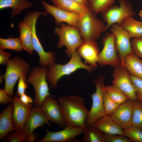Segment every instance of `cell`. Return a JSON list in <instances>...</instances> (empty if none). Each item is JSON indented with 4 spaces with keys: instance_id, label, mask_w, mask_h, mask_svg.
Masks as SVG:
<instances>
[{
    "instance_id": "2e32d148",
    "label": "cell",
    "mask_w": 142,
    "mask_h": 142,
    "mask_svg": "<svg viewBox=\"0 0 142 142\" xmlns=\"http://www.w3.org/2000/svg\"><path fill=\"white\" fill-rule=\"evenodd\" d=\"M17 95L13 98V109L12 119L16 130L22 133L25 124L30 114L33 105H25L21 101Z\"/></svg>"
},
{
    "instance_id": "7bdbcfd3",
    "label": "cell",
    "mask_w": 142,
    "mask_h": 142,
    "mask_svg": "<svg viewBox=\"0 0 142 142\" xmlns=\"http://www.w3.org/2000/svg\"><path fill=\"white\" fill-rule=\"evenodd\" d=\"M78 3L83 6L88 7L89 0H72Z\"/></svg>"
},
{
    "instance_id": "4dcf8cb0",
    "label": "cell",
    "mask_w": 142,
    "mask_h": 142,
    "mask_svg": "<svg viewBox=\"0 0 142 142\" xmlns=\"http://www.w3.org/2000/svg\"><path fill=\"white\" fill-rule=\"evenodd\" d=\"M132 126L142 130V102L133 101Z\"/></svg>"
},
{
    "instance_id": "8fae6325",
    "label": "cell",
    "mask_w": 142,
    "mask_h": 142,
    "mask_svg": "<svg viewBox=\"0 0 142 142\" xmlns=\"http://www.w3.org/2000/svg\"><path fill=\"white\" fill-rule=\"evenodd\" d=\"M130 74L124 67L121 66L114 68L112 76L111 83L125 93L130 100H137V92L131 82Z\"/></svg>"
},
{
    "instance_id": "8992f818",
    "label": "cell",
    "mask_w": 142,
    "mask_h": 142,
    "mask_svg": "<svg viewBox=\"0 0 142 142\" xmlns=\"http://www.w3.org/2000/svg\"><path fill=\"white\" fill-rule=\"evenodd\" d=\"M6 64L5 73L2 75L5 81L4 89L12 97L14 95L15 84L22 74L27 75L30 65L24 59L17 56L10 59Z\"/></svg>"
},
{
    "instance_id": "603a6c76",
    "label": "cell",
    "mask_w": 142,
    "mask_h": 142,
    "mask_svg": "<svg viewBox=\"0 0 142 142\" xmlns=\"http://www.w3.org/2000/svg\"><path fill=\"white\" fill-rule=\"evenodd\" d=\"M122 66L130 74L142 79V60L133 53L125 57Z\"/></svg>"
},
{
    "instance_id": "e575fe53",
    "label": "cell",
    "mask_w": 142,
    "mask_h": 142,
    "mask_svg": "<svg viewBox=\"0 0 142 142\" xmlns=\"http://www.w3.org/2000/svg\"><path fill=\"white\" fill-rule=\"evenodd\" d=\"M105 142H133L129 138L120 135H105Z\"/></svg>"
},
{
    "instance_id": "9a60e30c",
    "label": "cell",
    "mask_w": 142,
    "mask_h": 142,
    "mask_svg": "<svg viewBox=\"0 0 142 142\" xmlns=\"http://www.w3.org/2000/svg\"><path fill=\"white\" fill-rule=\"evenodd\" d=\"M46 130L47 133L41 140L37 139L38 142H67L70 141H76L74 140L76 136L83 133V129L80 128H75L67 126L64 129L55 132H51L48 129ZM76 142V141H75Z\"/></svg>"
},
{
    "instance_id": "d6a6232c",
    "label": "cell",
    "mask_w": 142,
    "mask_h": 142,
    "mask_svg": "<svg viewBox=\"0 0 142 142\" xmlns=\"http://www.w3.org/2000/svg\"><path fill=\"white\" fill-rule=\"evenodd\" d=\"M124 135L132 142H142V130L132 126L123 129Z\"/></svg>"
},
{
    "instance_id": "bcb514c9",
    "label": "cell",
    "mask_w": 142,
    "mask_h": 142,
    "mask_svg": "<svg viewBox=\"0 0 142 142\" xmlns=\"http://www.w3.org/2000/svg\"><path fill=\"white\" fill-rule=\"evenodd\" d=\"M139 14L142 21V10H140L139 11Z\"/></svg>"
},
{
    "instance_id": "8d00e7d4",
    "label": "cell",
    "mask_w": 142,
    "mask_h": 142,
    "mask_svg": "<svg viewBox=\"0 0 142 142\" xmlns=\"http://www.w3.org/2000/svg\"><path fill=\"white\" fill-rule=\"evenodd\" d=\"M27 75L22 74L19 79L17 91V95L19 96L25 93L26 89L28 88V85L25 81Z\"/></svg>"
},
{
    "instance_id": "7c38bea8",
    "label": "cell",
    "mask_w": 142,
    "mask_h": 142,
    "mask_svg": "<svg viewBox=\"0 0 142 142\" xmlns=\"http://www.w3.org/2000/svg\"><path fill=\"white\" fill-rule=\"evenodd\" d=\"M110 29L115 36L116 48L122 66L125 57L133 53L130 41L131 38L127 32L118 24L112 25L110 27Z\"/></svg>"
},
{
    "instance_id": "e0dca14e",
    "label": "cell",
    "mask_w": 142,
    "mask_h": 142,
    "mask_svg": "<svg viewBox=\"0 0 142 142\" xmlns=\"http://www.w3.org/2000/svg\"><path fill=\"white\" fill-rule=\"evenodd\" d=\"M45 124L51 126L41 107L33 106L24 125L23 133L27 136L33 133L36 128L43 127Z\"/></svg>"
},
{
    "instance_id": "b9f144b4",
    "label": "cell",
    "mask_w": 142,
    "mask_h": 142,
    "mask_svg": "<svg viewBox=\"0 0 142 142\" xmlns=\"http://www.w3.org/2000/svg\"><path fill=\"white\" fill-rule=\"evenodd\" d=\"M39 135L37 133H33L26 136L24 141V142H33L35 140L37 139Z\"/></svg>"
},
{
    "instance_id": "d6986e66",
    "label": "cell",
    "mask_w": 142,
    "mask_h": 142,
    "mask_svg": "<svg viewBox=\"0 0 142 142\" xmlns=\"http://www.w3.org/2000/svg\"><path fill=\"white\" fill-rule=\"evenodd\" d=\"M77 49L79 54L84 59L85 63L97 68L99 53L96 41H83Z\"/></svg>"
},
{
    "instance_id": "ac0fdd59",
    "label": "cell",
    "mask_w": 142,
    "mask_h": 142,
    "mask_svg": "<svg viewBox=\"0 0 142 142\" xmlns=\"http://www.w3.org/2000/svg\"><path fill=\"white\" fill-rule=\"evenodd\" d=\"M133 101L129 99L120 105L110 116L123 129L132 126Z\"/></svg>"
},
{
    "instance_id": "1f68e13d",
    "label": "cell",
    "mask_w": 142,
    "mask_h": 142,
    "mask_svg": "<svg viewBox=\"0 0 142 142\" xmlns=\"http://www.w3.org/2000/svg\"><path fill=\"white\" fill-rule=\"evenodd\" d=\"M103 101L106 115H110L117 109L119 105L110 97L108 93L103 89Z\"/></svg>"
},
{
    "instance_id": "30bf717a",
    "label": "cell",
    "mask_w": 142,
    "mask_h": 142,
    "mask_svg": "<svg viewBox=\"0 0 142 142\" xmlns=\"http://www.w3.org/2000/svg\"><path fill=\"white\" fill-rule=\"evenodd\" d=\"M115 38L112 33H108L102 39L103 47L98 55L97 64L100 66L109 65L114 68L121 66V62L117 54Z\"/></svg>"
},
{
    "instance_id": "ee69618b",
    "label": "cell",
    "mask_w": 142,
    "mask_h": 142,
    "mask_svg": "<svg viewBox=\"0 0 142 142\" xmlns=\"http://www.w3.org/2000/svg\"><path fill=\"white\" fill-rule=\"evenodd\" d=\"M136 96L137 99L142 102V94L137 92L136 93Z\"/></svg>"
},
{
    "instance_id": "277c9868",
    "label": "cell",
    "mask_w": 142,
    "mask_h": 142,
    "mask_svg": "<svg viewBox=\"0 0 142 142\" xmlns=\"http://www.w3.org/2000/svg\"><path fill=\"white\" fill-rule=\"evenodd\" d=\"M44 14L43 12H29L25 16L23 21L29 27L31 32L33 48L39 57V64L40 65L47 67L55 62L56 54L52 51H44L37 34L36 21L40 16L43 15Z\"/></svg>"
},
{
    "instance_id": "44dd1931",
    "label": "cell",
    "mask_w": 142,
    "mask_h": 142,
    "mask_svg": "<svg viewBox=\"0 0 142 142\" xmlns=\"http://www.w3.org/2000/svg\"><path fill=\"white\" fill-rule=\"evenodd\" d=\"M13 109L12 103L9 104L0 115V139L16 130L12 119Z\"/></svg>"
},
{
    "instance_id": "cb8c5ba5",
    "label": "cell",
    "mask_w": 142,
    "mask_h": 142,
    "mask_svg": "<svg viewBox=\"0 0 142 142\" xmlns=\"http://www.w3.org/2000/svg\"><path fill=\"white\" fill-rule=\"evenodd\" d=\"M20 32L19 36L23 49L30 54H32L34 50L32 33L29 27L23 21L18 24Z\"/></svg>"
},
{
    "instance_id": "ba28073f",
    "label": "cell",
    "mask_w": 142,
    "mask_h": 142,
    "mask_svg": "<svg viewBox=\"0 0 142 142\" xmlns=\"http://www.w3.org/2000/svg\"><path fill=\"white\" fill-rule=\"evenodd\" d=\"M120 6L113 5L102 13L103 18L106 23V31L112 25H120L124 19L136 15L132 5L128 0H119Z\"/></svg>"
},
{
    "instance_id": "d590c367",
    "label": "cell",
    "mask_w": 142,
    "mask_h": 142,
    "mask_svg": "<svg viewBox=\"0 0 142 142\" xmlns=\"http://www.w3.org/2000/svg\"><path fill=\"white\" fill-rule=\"evenodd\" d=\"M26 136L23 132L21 133L16 130L8 134L6 141L9 142H22L24 141Z\"/></svg>"
},
{
    "instance_id": "6da1fadb",
    "label": "cell",
    "mask_w": 142,
    "mask_h": 142,
    "mask_svg": "<svg viewBox=\"0 0 142 142\" xmlns=\"http://www.w3.org/2000/svg\"><path fill=\"white\" fill-rule=\"evenodd\" d=\"M58 100L67 126L83 130L86 126L89 111L85 106L83 98L72 95L59 97Z\"/></svg>"
},
{
    "instance_id": "ffe728a7",
    "label": "cell",
    "mask_w": 142,
    "mask_h": 142,
    "mask_svg": "<svg viewBox=\"0 0 142 142\" xmlns=\"http://www.w3.org/2000/svg\"><path fill=\"white\" fill-rule=\"evenodd\" d=\"M92 126L106 134L124 135L123 129L114 121L110 115H105L96 121Z\"/></svg>"
},
{
    "instance_id": "7a4b0ae2",
    "label": "cell",
    "mask_w": 142,
    "mask_h": 142,
    "mask_svg": "<svg viewBox=\"0 0 142 142\" xmlns=\"http://www.w3.org/2000/svg\"><path fill=\"white\" fill-rule=\"evenodd\" d=\"M97 68L87 65L82 61L81 57L76 50L72 54L69 61L62 64L55 62L48 67L46 74V79L52 89L56 88L57 83L62 77L69 75L80 69H84L89 73L94 70Z\"/></svg>"
},
{
    "instance_id": "f1b7e54d",
    "label": "cell",
    "mask_w": 142,
    "mask_h": 142,
    "mask_svg": "<svg viewBox=\"0 0 142 142\" xmlns=\"http://www.w3.org/2000/svg\"><path fill=\"white\" fill-rule=\"evenodd\" d=\"M115 0H89L88 7L96 15L102 13L113 5Z\"/></svg>"
},
{
    "instance_id": "9c48e42d",
    "label": "cell",
    "mask_w": 142,
    "mask_h": 142,
    "mask_svg": "<svg viewBox=\"0 0 142 142\" xmlns=\"http://www.w3.org/2000/svg\"><path fill=\"white\" fill-rule=\"evenodd\" d=\"M104 80L103 76L101 75L94 80L96 91L91 95L92 104L86 119V126H92L96 121L105 115L103 101Z\"/></svg>"
},
{
    "instance_id": "4316f807",
    "label": "cell",
    "mask_w": 142,
    "mask_h": 142,
    "mask_svg": "<svg viewBox=\"0 0 142 142\" xmlns=\"http://www.w3.org/2000/svg\"><path fill=\"white\" fill-rule=\"evenodd\" d=\"M79 142H105V134L93 126H86Z\"/></svg>"
},
{
    "instance_id": "f546056e",
    "label": "cell",
    "mask_w": 142,
    "mask_h": 142,
    "mask_svg": "<svg viewBox=\"0 0 142 142\" xmlns=\"http://www.w3.org/2000/svg\"><path fill=\"white\" fill-rule=\"evenodd\" d=\"M0 49L3 50L8 49L18 52L21 51L23 49L19 37L13 38L10 36L7 39L0 38Z\"/></svg>"
},
{
    "instance_id": "836d02e7",
    "label": "cell",
    "mask_w": 142,
    "mask_h": 142,
    "mask_svg": "<svg viewBox=\"0 0 142 142\" xmlns=\"http://www.w3.org/2000/svg\"><path fill=\"white\" fill-rule=\"evenodd\" d=\"M131 43L133 53L142 60V38H133Z\"/></svg>"
},
{
    "instance_id": "7402d4cb",
    "label": "cell",
    "mask_w": 142,
    "mask_h": 142,
    "mask_svg": "<svg viewBox=\"0 0 142 142\" xmlns=\"http://www.w3.org/2000/svg\"><path fill=\"white\" fill-rule=\"evenodd\" d=\"M33 4L27 0H0V9L11 8V13L13 19L23 10L31 8Z\"/></svg>"
},
{
    "instance_id": "ab89813d",
    "label": "cell",
    "mask_w": 142,
    "mask_h": 142,
    "mask_svg": "<svg viewBox=\"0 0 142 142\" xmlns=\"http://www.w3.org/2000/svg\"><path fill=\"white\" fill-rule=\"evenodd\" d=\"M10 53L0 49V64L5 65L9 61Z\"/></svg>"
},
{
    "instance_id": "60d3db41",
    "label": "cell",
    "mask_w": 142,
    "mask_h": 142,
    "mask_svg": "<svg viewBox=\"0 0 142 142\" xmlns=\"http://www.w3.org/2000/svg\"><path fill=\"white\" fill-rule=\"evenodd\" d=\"M19 97L21 102L24 104L28 105L31 104L33 102L32 98L25 93Z\"/></svg>"
},
{
    "instance_id": "f35d334b",
    "label": "cell",
    "mask_w": 142,
    "mask_h": 142,
    "mask_svg": "<svg viewBox=\"0 0 142 142\" xmlns=\"http://www.w3.org/2000/svg\"><path fill=\"white\" fill-rule=\"evenodd\" d=\"M13 98L5 91L4 89H0V103L6 105L12 103Z\"/></svg>"
},
{
    "instance_id": "3957f363",
    "label": "cell",
    "mask_w": 142,
    "mask_h": 142,
    "mask_svg": "<svg viewBox=\"0 0 142 142\" xmlns=\"http://www.w3.org/2000/svg\"><path fill=\"white\" fill-rule=\"evenodd\" d=\"M91 11L80 14L77 27L83 41H96L105 31L106 25Z\"/></svg>"
},
{
    "instance_id": "d4e9b609",
    "label": "cell",
    "mask_w": 142,
    "mask_h": 142,
    "mask_svg": "<svg viewBox=\"0 0 142 142\" xmlns=\"http://www.w3.org/2000/svg\"><path fill=\"white\" fill-rule=\"evenodd\" d=\"M128 33L131 38H142V22L133 17L125 18L120 25Z\"/></svg>"
},
{
    "instance_id": "52a82bcc",
    "label": "cell",
    "mask_w": 142,
    "mask_h": 142,
    "mask_svg": "<svg viewBox=\"0 0 142 142\" xmlns=\"http://www.w3.org/2000/svg\"><path fill=\"white\" fill-rule=\"evenodd\" d=\"M54 33L57 35L59 38L57 47L60 48L65 46L66 48L65 52L69 57H71L83 42L77 26L62 23L60 27L55 28Z\"/></svg>"
},
{
    "instance_id": "4fadbf2b",
    "label": "cell",
    "mask_w": 142,
    "mask_h": 142,
    "mask_svg": "<svg viewBox=\"0 0 142 142\" xmlns=\"http://www.w3.org/2000/svg\"><path fill=\"white\" fill-rule=\"evenodd\" d=\"M41 3L46 13L54 17L57 26H60L62 23L65 22L68 25L77 26L80 14L64 10L49 4L44 0L42 1Z\"/></svg>"
},
{
    "instance_id": "74e56055",
    "label": "cell",
    "mask_w": 142,
    "mask_h": 142,
    "mask_svg": "<svg viewBox=\"0 0 142 142\" xmlns=\"http://www.w3.org/2000/svg\"><path fill=\"white\" fill-rule=\"evenodd\" d=\"M132 83L137 93L142 94V79L130 74Z\"/></svg>"
},
{
    "instance_id": "5bb4252c",
    "label": "cell",
    "mask_w": 142,
    "mask_h": 142,
    "mask_svg": "<svg viewBox=\"0 0 142 142\" xmlns=\"http://www.w3.org/2000/svg\"><path fill=\"white\" fill-rule=\"evenodd\" d=\"M51 96H47L44 100L41 108L49 121L64 128L67 124L58 100Z\"/></svg>"
},
{
    "instance_id": "83f0119b",
    "label": "cell",
    "mask_w": 142,
    "mask_h": 142,
    "mask_svg": "<svg viewBox=\"0 0 142 142\" xmlns=\"http://www.w3.org/2000/svg\"><path fill=\"white\" fill-rule=\"evenodd\" d=\"M104 89L107 92L111 98L119 105L129 99L125 93L114 85L105 86Z\"/></svg>"
},
{
    "instance_id": "f6af8a7d",
    "label": "cell",
    "mask_w": 142,
    "mask_h": 142,
    "mask_svg": "<svg viewBox=\"0 0 142 142\" xmlns=\"http://www.w3.org/2000/svg\"><path fill=\"white\" fill-rule=\"evenodd\" d=\"M4 78H3L2 75H0V84H1L2 83L3 81V79Z\"/></svg>"
},
{
    "instance_id": "5b68a950",
    "label": "cell",
    "mask_w": 142,
    "mask_h": 142,
    "mask_svg": "<svg viewBox=\"0 0 142 142\" xmlns=\"http://www.w3.org/2000/svg\"><path fill=\"white\" fill-rule=\"evenodd\" d=\"M47 68L41 65L30 69L25 81L32 84L34 89L35 98L33 101L35 106L41 107L45 98L48 96H54L49 92L46 79Z\"/></svg>"
},
{
    "instance_id": "484cf974",
    "label": "cell",
    "mask_w": 142,
    "mask_h": 142,
    "mask_svg": "<svg viewBox=\"0 0 142 142\" xmlns=\"http://www.w3.org/2000/svg\"><path fill=\"white\" fill-rule=\"evenodd\" d=\"M56 6L64 10L79 14L90 11L88 7L81 5L72 0H51Z\"/></svg>"
}]
</instances>
